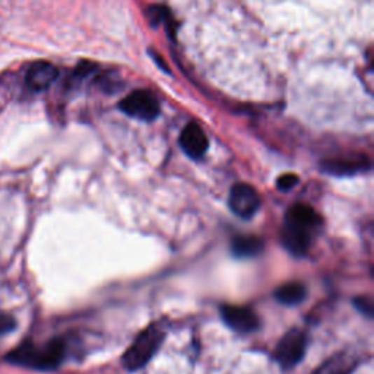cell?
<instances>
[{
	"instance_id": "30bf717a",
	"label": "cell",
	"mask_w": 374,
	"mask_h": 374,
	"mask_svg": "<svg viewBox=\"0 0 374 374\" xmlns=\"http://www.w3.org/2000/svg\"><path fill=\"white\" fill-rule=\"evenodd\" d=\"M312 233L307 228L291 226V224H284L281 239L282 244L285 249L296 254V256H303V254L307 253L310 244H312Z\"/></svg>"
},
{
	"instance_id": "5b68a950",
	"label": "cell",
	"mask_w": 374,
	"mask_h": 374,
	"mask_svg": "<svg viewBox=\"0 0 374 374\" xmlns=\"http://www.w3.org/2000/svg\"><path fill=\"white\" fill-rule=\"evenodd\" d=\"M230 209L240 218H251L261 207V198L251 186L239 183L231 187L228 198Z\"/></svg>"
},
{
	"instance_id": "5bb4252c",
	"label": "cell",
	"mask_w": 374,
	"mask_h": 374,
	"mask_svg": "<svg viewBox=\"0 0 374 374\" xmlns=\"http://www.w3.org/2000/svg\"><path fill=\"white\" fill-rule=\"evenodd\" d=\"M355 367V361L349 355H338L323 364L316 374H351Z\"/></svg>"
},
{
	"instance_id": "8992f818",
	"label": "cell",
	"mask_w": 374,
	"mask_h": 374,
	"mask_svg": "<svg viewBox=\"0 0 374 374\" xmlns=\"http://www.w3.org/2000/svg\"><path fill=\"white\" fill-rule=\"evenodd\" d=\"M226 325L239 333H250L259 328V319L250 309L239 305H223L221 307Z\"/></svg>"
},
{
	"instance_id": "9c48e42d",
	"label": "cell",
	"mask_w": 374,
	"mask_h": 374,
	"mask_svg": "<svg viewBox=\"0 0 374 374\" xmlns=\"http://www.w3.org/2000/svg\"><path fill=\"white\" fill-rule=\"evenodd\" d=\"M370 161L363 155L360 157H341L323 161L321 169L332 176H354L356 173L370 169Z\"/></svg>"
},
{
	"instance_id": "e0dca14e",
	"label": "cell",
	"mask_w": 374,
	"mask_h": 374,
	"mask_svg": "<svg viewBox=\"0 0 374 374\" xmlns=\"http://www.w3.org/2000/svg\"><path fill=\"white\" fill-rule=\"evenodd\" d=\"M16 328V321L11 314H0V336L8 335Z\"/></svg>"
},
{
	"instance_id": "3957f363",
	"label": "cell",
	"mask_w": 374,
	"mask_h": 374,
	"mask_svg": "<svg viewBox=\"0 0 374 374\" xmlns=\"http://www.w3.org/2000/svg\"><path fill=\"white\" fill-rule=\"evenodd\" d=\"M120 110L142 122L155 120L160 114V104L157 98L148 91H134L120 103Z\"/></svg>"
},
{
	"instance_id": "6da1fadb",
	"label": "cell",
	"mask_w": 374,
	"mask_h": 374,
	"mask_svg": "<svg viewBox=\"0 0 374 374\" xmlns=\"http://www.w3.org/2000/svg\"><path fill=\"white\" fill-rule=\"evenodd\" d=\"M66 352L63 339H53L44 345L24 342L5 355L11 364L32 370H55L57 368Z\"/></svg>"
},
{
	"instance_id": "52a82bcc",
	"label": "cell",
	"mask_w": 374,
	"mask_h": 374,
	"mask_svg": "<svg viewBox=\"0 0 374 374\" xmlns=\"http://www.w3.org/2000/svg\"><path fill=\"white\" fill-rule=\"evenodd\" d=\"M180 146L191 158L199 160L207 154L209 142L205 132L200 129V126L196 123H191L183 129L180 134Z\"/></svg>"
},
{
	"instance_id": "7c38bea8",
	"label": "cell",
	"mask_w": 374,
	"mask_h": 374,
	"mask_svg": "<svg viewBox=\"0 0 374 374\" xmlns=\"http://www.w3.org/2000/svg\"><path fill=\"white\" fill-rule=\"evenodd\" d=\"M263 250V242L256 235H237L231 242V253L237 258L258 256Z\"/></svg>"
},
{
	"instance_id": "8fae6325",
	"label": "cell",
	"mask_w": 374,
	"mask_h": 374,
	"mask_svg": "<svg viewBox=\"0 0 374 374\" xmlns=\"http://www.w3.org/2000/svg\"><path fill=\"white\" fill-rule=\"evenodd\" d=\"M285 224H291L313 231L320 224V216L312 207L304 205V203H296V205H293L286 211Z\"/></svg>"
},
{
	"instance_id": "2e32d148",
	"label": "cell",
	"mask_w": 374,
	"mask_h": 374,
	"mask_svg": "<svg viewBox=\"0 0 374 374\" xmlns=\"http://www.w3.org/2000/svg\"><path fill=\"white\" fill-rule=\"evenodd\" d=\"M297 183H298V177L296 174H284L278 179L277 186H278L279 191L286 192V191H291Z\"/></svg>"
},
{
	"instance_id": "7a4b0ae2",
	"label": "cell",
	"mask_w": 374,
	"mask_h": 374,
	"mask_svg": "<svg viewBox=\"0 0 374 374\" xmlns=\"http://www.w3.org/2000/svg\"><path fill=\"white\" fill-rule=\"evenodd\" d=\"M164 339V332L157 328L151 326L145 329L139 336L134 339L132 347L123 355V366L129 371H136L148 364V361L155 355Z\"/></svg>"
},
{
	"instance_id": "4fadbf2b",
	"label": "cell",
	"mask_w": 374,
	"mask_h": 374,
	"mask_svg": "<svg viewBox=\"0 0 374 374\" xmlns=\"http://www.w3.org/2000/svg\"><path fill=\"white\" fill-rule=\"evenodd\" d=\"M305 297V286L301 282H288L275 291V298L285 305H296Z\"/></svg>"
},
{
	"instance_id": "ba28073f",
	"label": "cell",
	"mask_w": 374,
	"mask_h": 374,
	"mask_svg": "<svg viewBox=\"0 0 374 374\" xmlns=\"http://www.w3.org/2000/svg\"><path fill=\"white\" fill-rule=\"evenodd\" d=\"M59 71L57 67L48 62H36L29 66L25 76V82L32 91H44L53 85L57 79Z\"/></svg>"
},
{
	"instance_id": "9a60e30c",
	"label": "cell",
	"mask_w": 374,
	"mask_h": 374,
	"mask_svg": "<svg viewBox=\"0 0 374 374\" xmlns=\"http://www.w3.org/2000/svg\"><path fill=\"white\" fill-rule=\"evenodd\" d=\"M355 307L359 309L363 314H366L368 317H373L374 305H373V300L370 297H356Z\"/></svg>"
},
{
	"instance_id": "277c9868",
	"label": "cell",
	"mask_w": 374,
	"mask_h": 374,
	"mask_svg": "<svg viewBox=\"0 0 374 374\" xmlns=\"http://www.w3.org/2000/svg\"><path fill=\"white\" fill-rule=\"evenodd\" d=\"M305 344H307V341H305V335L301 331H290L279 341L275 349V360L284 368H291L297 366L304 356Z\"/></svg>"
}]
</instances>
